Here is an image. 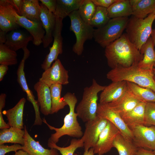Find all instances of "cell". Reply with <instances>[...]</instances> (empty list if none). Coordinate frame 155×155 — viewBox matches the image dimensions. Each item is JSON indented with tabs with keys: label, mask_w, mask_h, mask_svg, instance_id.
Returning a JSON list of instances; mask_svg holds the SVG:
<instances>
[{
	"label": "cell",
	"mask_w": 155,
	"mask_h": 155,
	"mask_svg": "<svg viewBox=\"0 0 155 155\" xmlns=\"http://www.w3.org/2000/svg\"><path fill=\"white\" fill-rule=\"evenodd\" d=\"M105 55L112 69L137 65L143 55L128 38L125 33L105 48Z\"/></svg>",
	"instance_id": "obj_1"
},
{
	"label": "cell",
	"mask_w": 155,
	"mask_h": 155,
	"mask_svg": "<svg viewBox=\"0 0 155 155\" xmlns=\"http://www.w3.org/2000/svg\"><path fill=\"white\" fill-rule=\"evenodd\" d=\"M62 98L69 107V113L64 118L63 126L59 128H56L49 125L44 118L42 119L43 122L47 125L49 129L55 131L51 134L49 139L55 144L59 142L60 137L65 135L79 138L82 137L83 135L82 127L77 120V114L75 111L78 102L76 97L74 94L68 92Z\"/></svg>",
	"instance_id": "obj_2"
},
{
	"label": "cell",
	"mask_w": 155,
	"mask_h": 155,
	"mask_svg": "<svg viewBox=\"0 0 155 155\" xmlns=\"http://www.w3.org/2000/svg\"><path fill=\"white\" fill-rule=\"evenodd\" d=\"M106 77L112 82L126 81L150 88L155 92L154 71L142 69L137 65L128 67H118L112 69Z\"/></svg>",
	"instance_id": "obj_3"
},
{
	"label": "cell",
	"mask_w": 155,
	"mask_h": 155,
	"mask_svg": "<svg viewBox=\"0 0 155 155\" xmlns=\"http://www.w3.org/2000/svg\"><path fill=\"white\" fill-rule=\"evenodd\" d=\"M155 15L152 13L144 19L133 16L129 18L125 33L130 41L140 51L151 36Z\"/></svg>",
	"instance_id": "obj_4"
},
{
	"label": "cell",
	"mask_w": 155,
	"mask_h": 155,
	"mask_svg": "<svg viewBox=\"0 0 155 155\" xmlns=\"http://www.w3.org/2000/svg\"><path fill=\"white\" fill-rule=\"evenodd\" d=\"M105 86L99 84L93 79L92 85L84 88L82 98L75 109L78 117L83 122L86 123L96 117L98 94Z\"/></svg>",
	"instance_id": "obj_5"
},
{
	"label": "cell",
	"mask_w": 155,
	"mask_h": 155,
	"mask_svg": "<svg viewBox=\"0 0 155 155\" xmlns=\"http://www.w3.org/2000/svg\"><path fill=\"white\" fill-rule=\"evenodd\" d=\"M129 19L127 17L111 19L103 27L95 29L93 38L95 41L105 48L121 36Z\"/></svg>",
	"instance_id": "obj_6"
},
{
	"label": "cell",
	"mask_w": 155,
	"mask_h": 155,
	"mask_svg": "<svg viewBox=\"0 0 155 155\" xmlns=\"http://www.w3.org/2000/svg\"><path fill=\"white\" fill-rule=\"evenodd\" d=\"M68 16L71 21L70 30L74 33L76 38L72 50L77 55H80L84 51L85 42L93 38L95 29L82 19L78 10L73 11Z\"/></svg>",
	"instance_id": "obj_7"
},
{
	"label": "cell",
	"mask_w": 155,
	"mask_h": 155,
	"mask_svg": "<svg viewBox=\"0 0 155 155\" xmlns=\"http://www.w3.org/2000/svg\"><path fill=\"white\" fill-rule=\"evenodd\" d=\"M24 55L17 71V81L23 91L27 95V99L32 104L35 112V120L33 124L34 125H41L43 122L42 119L40 116L39 105L32 92L29 89L28 85L24 70L26 60L30 55V51L27 47L23 49Z\"/></svg>",
	"instance_id": "obj_8"
},
{
	"label": "cell",
	"mask_w": 155,
	"mask_h": 155,
	"mask_svg": "<svg viewBox=\"0 0 155 155\" xmlns=\"http://www.w3.org/2000/svg\"><path fill=\"white\" fill-rule=\"evenodd\" d=\"M108 120L97 115L96 118L86 123L85 129L81 139L84 143V151L93 148Z\"/></svg>",
	"instance_id": "obj_9"
},
{
	"label": "cell",
	"mask_w": 155,
	"mask_h": 155,
	"mask_svg": "<svg viewBox=\"0 0 155 155\" xmlns=\"http://www.w3.org/2000/svg\"><path fill=\"white\" fill-rule=\"evenodd\" d=\"M133 135L132 142L137 148L153 151L155 148V126L138 125L130 128Z\"/></svg>",
	"instance_id": "obj_10"
},
{
	"label": "cell",
	"mask_w": 155,
	"mask_h": 155,
	"mask_svg": "<svg viewBox=\"0 0 155 155\" xmlns=\"http://www.w3.org/2000/svg\"><path fill=\"white\" fill-rule=\"evenodd\" d=\"M13 20L20 27L25 29L33 37V43L38 46L42 43V40L45 33L42 23L31 21L26 17L19 15L8 0Z\"/></svg>",
	"instance_id": "obj_11"
},
{
	"label": "cell",
	"mask_w": 155,
	"mask_h": 155,
	"mask_svg": "<svg viewBox=\"0 0 155 155\" xmlns=\"http://www.w3.org/2000/svg\"><path fill=\"white\" fill-rule=\"evenodd\" d=\"M97 115L113 123L127 140L132 142L133 135L131 130L120 114L110 108L107 104H98Z\"/></svg>",
	"instance_id": "obj_12"
},
{
	"label": "cell",
	"mask_w": 155,
	"mask_h": 155,
	"mask_svg": "<svg viewBox=\"0 0 155 155\" xmlns=\"http://www.w3.org/2000/svg\"><path fill=\"white\" fill-rule=\"evenodd\" d=\"M69 78L68 71L58 59L50 68L43 73L39 81L50 87L54 84L67 85L69 83Z\"/></svg>",
	"instance_id": "obj_13"
},
{
	"label": "cell",
	"mask_w": 155,
	"mask_h": 155,
	"mask_svg": "<svg viewBox=\"0 0 155 155\" xmlns=\"http://www.w3.org/2000/svg\"><path fill=\"white\" fill-rule=\"evenodd\" d=\"M63 19L56 16V24L53 33L52 45L49 48V52L46 55L41 65L42 68L46 70L50 68L52 63L58 59V57L63 52V39L61 32Z\"/></svg>",
	"instance_id": "obj_14"
},
{
	"label": "cell",
	"mask_w": 155,
	"mask_h": 155,
	"mask_svg": "<svg viewBox=\"0 0 155 155\" xmlns=\"http://www.w3.org/2000/svg\"><path fill=\"white\" fill-rule=\"evenodd\" d=\"M120 132L119 129L111 122L107 124L102 132L98 140L93 148L94 154L103 155L109 152L113 147V141Z\"/></svg>",
	"instance_id": "obj_15"
},
{
	"label": "cell",
	"mask_w": 155,
	"mask_h": 155,
	"mask_svg": "<svg viewBox=\"0 0 155 155\" xmlns=\"http://www.w3.org/2000/svg\"><path fill=\"white\" fill-rule=\"evenodd\" d=\"M40 17L45 34L42 40V43L44 48L47 47L53 40V35L56 24V16L49 11L47 7L42 3H40Z\"/></svg>",
	"instance_id": "obj_16"
},
{
	"label": "cell",
	"mask_w": 155,
	"mask_h": 155,
	"mask_svg": "<svg viewBox=\"0 0 155 155\" xmlns=\"http://www.w3.org/2000/svg\"><path fill=\"white\" fill-rule=\"evenodd\" d=\"M128 88L127 81L112 82L106 86L102 91L100 96L99 103L107 104L115 101L122 96Z\"/></svg>",
	"instance_id": "obj_17"
},
{
	"label": "cell",
	"mask_w": 155,
	"mask_h": 155,
	"mask_svg": "<svg viewBox=\"0 0 155 155\" xmlns=\"http://www.w3.org/2000/svg\"><path fill=\"white\" fill-rule=\"evenodd\" d=\"M128 87L125 93L117 100L107 104L120 116L131 111L140 102Z\"/></svg>",
	"instance_id": "obj_18"
},
{
	"label": "cell",
	"mask_w": 155,
	"mask_h": 155,
	"mask_svg": "<svg viewBox=\"0 0 155 155\" xmlns=\"http://www.w3.org/2000/svg\"><path fill=\"white\" fill-rule=\"evenodd\" d=\"M33 40V37L29 33L19 28L7 33L4 44L16 51L27 47L28 43Z\"/></svg>",
	"instance_id": "obj_19"
},
{
	"label": "cell",
	"mask_w": 155,
	"mask_h": 155,
	"mask_svg": "<svg viewBox=\"0 0 155 155\" xmlns=\"http://www.w3.org/2000/svg\"><path fill=\"white\" fill-rule=\"evenodd\" d=\"M24 129L25 133L23 150L27 152L29 155H59L57 149H45L40 145L39 142L35 141L28 133L25 125Z\"/></svg>",
	"instance_id": "obj_20"
},
{
	"label": "cell",
	"mask_w": 155,
	"mask_h": 155,
	"mask_svg": "<svg viewBox=\"0 0 155 155\" xmlns=\"http://www.w3.org/2000/svg\"><path fill=\"white\" fill-rule=\"evenodd\" d=\"M36 92L41 112L44 115L51 114V100L50 87L45 84L39 81L34 86Z\"/></svg>",
	"instance_id": "obj_21"
},
{
	"label": "cell",
	"mask_w": 155,
	"mask_h": 155,
	"mask_svg": "<svg viewBox=\"0 0 155 155\" xmlns=\"http://www.w3.org/2000/svg\"><path fill=\"white\" fill-rule=\"evenodd\" d=\"M26 102L25 98H22L13 107L3 112L7 117L8 124L10 127L22 129H24L23 115Z\"/></svg>",
	"instance_id": "obj_22"
},
{
	"label": "cell",
	"mask_w": 155,
	"mask_h": 155,
	"mask_svg": "<svg viewBox=\"0 0 155 155\" xmlns=\"http://www.w3.org/2000/svg\"><path fill=\"white\" fill-rule=\"evenodd\" d=\"M20 27L13 20L8 0H0V29L7 33Z\"/></svg>",
	"instance_id": "obj_23"
},
{
	"label": "cell",
	"mask_w": 155,
	"mask_h": 155,
	"mask_svg": "<svg viewBox=\"0 0 155 155\" xmlns=\"http://www.w3.org/2000/svg\"><path fill=\"white\" fill-rule=\"evenodd\" d=\"M154 45L151 37L142 47L140 50L143 55L142 60L138 66L143 69L153 71L155 66V52Z\"/></svg>",
	"instance_id": "obj_24"
},
{
	"label": "cell",
	"mask_w": 155,
	"mask_h": 155,
	"mask_svg": "<svg viewBox=\"0 0 155 155\" xmlns=\"http://www.w3.org/2000/svg\"><path fill=\"white\" fill-rule=\"evenodd\" d=\"M146 104L141 102L131 111L121 116L129 128L137 125H145Z\"/></svg>",
	"instance_id": "obj_25"
},
{
	"label": "cell",
	"mask_w": 155,
	"mask_h": 155,
	"mask_svg": "<svg viewBox=\"0 0 155 155\" xmlns=\"http://www.w3.org/2000/svg\"><path fill=\"white\" fill-rule=\"evenodd\" d=\"M132 15L144 19L153 13L155 8V0H129Z\"/></svg>",
	"instance_id": "obj_26"
},
{
	"label": "cell",
	"mask_w": 155,
	"mask_h": 155,
	"mask_svg": "<svg viewBox=\"0 0 155 155\" xmlns=\"http://www.w3.org/2000/svg\"><path fill=\"white\" fill-rule=\"evenodd\" d=\"M25 131L12 127L1 129L0 131V145L6 143L19 144L24 143Z\"/></svg>",
	"instance_id": "obj_27"
},
{
	"label": "cell",
	"mask_w": 155,
	"mask_h": 155,
	"mask_svg": "<svg viewBox=\"0 0 155 155\" xmlns=\"http://www.w3.org/2000/svg\"><path fill=\"white\" fill-rule=\"evenodd\" d=\"M110 19L128 17L132 15V12L129 0H117L107 8Z\"/></svg>",
	"instance_id": "obj_28"
},
{
	"label": "cell",
	"mask_w": 155,
	"mask_h": 155,
	"mask_svg": "<svg viewBox=\"0 0 155 155\" xmlns=\"http://www.w3.org/2000/svg\"><path fill=\"white\" fill-rule=\"evenodd\" d=\"M83 0H57L55 16L63 19L74 11L78 10Z\"/></svg>",
	"instance_id": "obj_29"
},
{
	"label": "cell",
	"mask_w": 155,
	"mask_h": 155,
	"mask_svg": "<svg viewBox=\"0 0 155 155\" xmlns=\"http://www.w3.org/2000/svg\"><path fill=\"white\" fill-rule=\"evenodd\" d=\"M39 0H23L21 16L35 22H41L40 6Z\"/></svg>",
	"instance_id": "obj_30"
},
{
	"label": "cell",
	"mask_w": 155,
	"mask_h": 155,
	"mask_svg": "<svg viewBox=\"0 0 155 155\" xmlns=\"http://www.w3.org/2000/svg\"><path fill=\"white\" fill-rule=\"evenodd\" d=\"M113 145L119 155H134L137 149L133 142L126 140L120 132L115 139Z\"/></svg>",
	"instance_id": "obj_31"
},
{
	"label": "cell",
	"mask_w": 155,
	"mask_h": 155,
	"mask_svg": "<svg viewBox=\"0 0 155 155\" xmlns=\"http://www.w3.org/2000/svg\"><path fill=\"white\" fill-rule=\"evenodd\" d=\"M128 87L133 94L141 102H155V92L151 89L132 82H127Z\"/></svg>",
	"instance_id": "obj_32"
},
{
	"label": "cell",
	"mask_w": 155,
	"mask_h": 155,
	"mask_svg": "<svg viewBox=\"0 0 155 155\" xmlns=\"http://www.w3.org/2000/svg\"><path fill=\"white\" fill-rule=\"evenodd\" d=\"M51 100V114L57 113L67 105V104L61 97L62 88V85L54 84L50 87Z\"/></svg>",
	"instance_id": "obj_33"
},
{
	"label": "cell",
	"mask_w": 155,
	"mask_h": 155,
	"mask_svg": "<svg viewBox=\"0 0 155 155\" xmlns=\"http://www.w3.org/2000/svg\"><path fill=\"white\" fill-rule=\"evenodd\" d=\"M47 145L50 148L57 149L62 155H73L77 149L84 147V143L81 139L73 138L71 140L69 146L61 147L49 140Z\"/></svg>",
	"instance_id": "obj_34"
},
{
	"label": "cell",
	"mask_w": 155,
	"mask_h": 155,
	"mask_svg": "<svg viewBox=\"0 0 155 155\" xmlns=\"http://www.w3.org/2000/svg\"><path fill=\"white\" fill-rule=\"evenodd\" d=\"M110 19L107 8L97 6L89 24L93 28H99L104 26Z\"/></svg>",
	"instance_id": "obj_35"
},
{
	"label": "cell",
	"mask_w": 155,
	"mask_h": 155,
	"mask_svg": "<svg viewBox=\"0 0 155 155\" xmlns=\"http://www.w3.org/2000/svg\"><path fill=\"white\" fill-rule=\"evenodd\" d=\"M16 51L5 44H0V64L7 65H15L18 63Z\"/></svg>",
	"instance_id": "obj_36"
},
{
	"label": "cell",
	"mask_w": 155,
	"mask_h": 155,
	"mask_svg": "<svg viewBox=\"0 0 155 155\" xmlns=\"http://www.w3.org/2000/svg\"><path fill=\"white\" fill-rule=\"evenodd\" d=\"M96 7L92 0H83L78 10L81 18L84 22L89 24Z\"/></svg>",
	"instance_id": "obj_37"
},
{
	"label": "cell",
	"mask_w": 155,
	"mask_h": 155,
	"mask_svg": "<svg viewBox=\"0 0 155 155\" xmlns=\"http://www.w3.org/2000/svg\"><path fill=\"white\" fill-rule=\"evenodd\" d=\"M145 125L155 126V102H146Z\"/></svg>",
	"instance_id": "obj_38"
},
{
	"label": "cell",
	"mask_w": 155,
	"mask_h": 155,
	"mask_svg": "<svg viewBox=\"0 0 155 155\" xmlns=\"http://www.w3.org/2000/svg\"><path fill=\"white\" fill-rule=\"evenodd\" d=\"M6 95L5 93H1L0 95V129H3L10 127L9 124L5 122L3 118L2 109L5 105Z\"/></svg>",
	"instance_id": "obj_39"
},
{
	"label": "cell",
	"mask_w": 155,
	"mask_h": 155,
	"mask_svg": "<svg viewBox=\"0 0 155 155\" xmlns=\"http://www.w3.org/2000/svg\"><path fill=\"white\" fill-rule=\"evenodd\" d=\"M24 147L19 144H14L11 146L5 145L4 144L0 145V155H5L7 153L11 152H15L18 151L23 150Z\"/></svg>",
	"instance_id": "obj_40"
},
{
	"label": "cell",
	"mask_w": 155,
	"mask_h": 155,
	"mask_svg": "<svg viewBox=\"0 0 155 155\" xmlns=\"http://www.w3.org/2000/svg\"><path fill=\"white\" fill-rule=\"evenodd\" d=\"M39 1L47 7L50 12L54 14L56 8L57 0H40Z\"/></svg>",
	"instance_id": "obj_41"
},
{
	"label": "cell",
	"mask_w": 155,
	"mask_h": 155,
	"mask_svg": "<svg viewBox=\"0 0 155 155\" xmlns=\"http://www.w3.org/2000/svg\"><path fill=\"white\" fill-rule=\"evenodd\" d=\"M96 6L108 8L117 0H92Z\"/></svg>",
	"instance_id": "obj_42"
},
{
	"label": "cell",
	"mask_w": 155,
	"mask_h": 155,
	"mask_svg": "<svg viewBox=\"0 0 155 155\" xmlns=\"http://www.w3.org/2000/svg\"><path fill=\"white\" fill-rule=\"evenodd\" d=\"M10 1L16 10L17 13L21 16L23 0H10Z\"/></svg>",
	"instance_id": "obj_43"
},
{
	"label": "cell",
	"mask_w": 155,
	"mask_h": 155,
	"mask_svg": "<svg viewBox=\"0 0 155 155\" xmlns=\"http://www.w3.org/2000/svg\"><path fill=\"white\" fill-rule=\"evenodd\" d=\"M134 155H155L153 151L141 148H137Z\"/></svg>",
	"instance_id": "obj_44"
},
{
	"label": "cell",
	"mask_w": 155,
	"mask_h": 155,
	"mask_svg": "<svg viewBox=\"0 0 155 155\" xmlns=\"http://www.w3.org/2000/svg\"><path fill=\"white\" fill-rule=\"evenodd\" d=\"M8 66L0 64V81L3 80L4 76L6 74L8 70Z\"/></svg>",
	"instance_id": "obj_45"
},
{
	"label": "cell",
	"mask_w": 155,
	"mask_h": 155,
	"mask_svg": "<svg viewBox=\"0 0 155 155\" xmlns=\"http://www.w3.org/2000/svg\"><path fill=\"white\" fill-rule=\"evenodd\" d=\"M7 33L0 29V44H4L6 40Z\"/></svg>",
	"instance_id": "obj_46"
},
{
	"label": "cell",
	"mask_w": 155,
	"mask_h": 155,
	"mask_svg": "<svg viewBox=\"0 0 155 155\" xmlns=\"http://www.w3.org/2000/svg\"><path fill=\"white\" fill-rule=\"evenodd\" d=\"M94 150L93 148H90L88 151H84L83 155H94ZM73 155H80L76 153L74 154Z\"/></svg>",
	"instance_id": "obj_47"
},
{
	"label": "cell",
	"mask_w": 155,
	"mask_h": 155,
	"mask_svg": "<svg viewBox=\"0 0 155 155\" xmlns=\"http://www.w3.org/2000/svg\"><path fill=\"white\" fill-rule=\"evenodd\" d=\"M13 155H29L28 153L23 150H20L15 152Z\"/></svg>",
	"instance_id": "obj_48"
},
{
	"label": "cell",
	"mask_w": 155,
	"mask_h": 155,
	"mask_svg": "<svg viewBox=\"0 0 155 155\" xmlns=\"http://www.w3.org/2000/svg\"><path fill=\"white\" fill-rule=\"evenodd\" d=\"M151 36L155 47L154 51L155 52V29L152 30Z\"/></svg>",
	"instance_id": "obj_49"
},
{
	"label": "cell",
	"mask_w": 155,
	"mask_h": 155,
	"mask_svg": "<svg viewBox=\"0 0 155 155\" xmlns=\"http://www.w3.org/2000/svg\"><path fill=\"white\" fill-rule=\"evenodd\" d=\"M154 81L155 82V72L154 73Z\"/></svg>",
	"instance_id": "obj_50"
},
{
	"label": "cell",
	"mask_w": 155,
	"mask_h": 155,
	"mask_svg": "<svg viewBox=\"0 0 155 155\" xmlns=\"http://www.w3.org/2000/svg\"><path fill=\"white\" fill-rule=\"evenodd\" d=\"M153 13L155 15V9H154V11L153 12Z\"/></svg>",
	"instance_id": "obj_51"
},
{
	"label": "cell",
	"mask_w": 155,
	"mask_h": 155,
	"mask_svg": "<svg viewBox=\"0 0 155 155\" xmlns=\"http://www.w3.org/2000/svg\"><path fill=\"white\" fill-rule=\"evenodd\" d=\"M153 151L154 152V153H155V148H154V150H153Z\"/></svg>",
	"instance_id": "obj_52"
}]
</instances>
